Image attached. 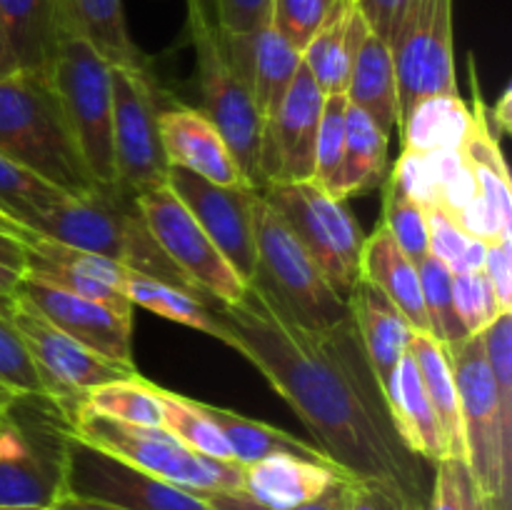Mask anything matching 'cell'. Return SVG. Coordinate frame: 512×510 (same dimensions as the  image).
<instances>
[{
  "mask_svg": "<svg viewBox=\"0 0 512 510\" xmlns=\"http://www.w3.org/2000/svg\"><path fill=\"white\" fill-rule=\"evenodd\" d=\"M125 295L133 305L150 310L153 315L170 320V323L185 325V328L200 330V333L208 335L213 330V320H210V310L205 305L203 295L145 278L140 273H130Z\"/></svg>",
  "mask_w": 512,
  "mask_h": 510,
  "instance_id": "cell-35",
  "label": "cell"
},
{
  "mask_svg": "<svg viewBox=\"0 0 512 510\" xmlns=\"http://www.w3.org/2000/svg\"><path fill=\"white\" fill-rule=\"evenodd\" d=\"M248 285L310 330L333 328L350 318L348 300L340 298L260 190L255 198V273Z\"/></svg>",
  "mask_w": 512,
  "mask_h": 510,
  "instance_id": "cell-5",
  "label": "cell"
},
{
  "mask_svg": "<svg viewBox=\"0 0 512 510\" xmlns=\"http://www.w3.org/2000/svg\"><path fill=\"white\" fill-rule=\"evenodd\" d=\"M458 480H460V498H463V510H490V503L478 493L473 478L468 473V465L458 460Z\"/></svg>",
  "mask_w": 512,
  "mask_h": 510,
  "instance_id": "cell-52",
  "label": "cell"
},
{
  "mask_svg": "<svg viewBox=\"0 0 512 510\" xmlns=\"http://www.w3.org/2000/svg\"><path fill=\"white\" fill-rule=\"evenodd\" d=\"M448 353L458 388L460 423L468 473L475 488L490 503V510H512V453L500 435L498 393L493 370L485 355L483 333L468 335Z\"/></svg>",
  "mask_w": 512,
  "mask_h": 510,
  "instance_id": "cell-7",
  "label": "cell"
},
{
  "mask_svg": "<svg viewBox=\"0 0 512 510\" xmlns=\"http://www.w3.org/2000/svg\"><path fill=\"white\" fill-rule=\"evenodd\" d=\"M470 128L473 110L460 95H433L420 100L398 125L403 150L420 155L463 150Z\"/></svg>",
  "mask_w": 512,
  "mask_h": 510,
  "instance_id": "cell-30",
  "label": "cell"
},
{
  "mask_svg": "<svg viewBox=\"0 0 512 510\" xmlns=\"http://www.w3.org/2000/svg\"><path fill=\"white\" fill-rule=\"evenodd\" d=\"M220 40L228 58L250 85L260 118L268 120L293 85L303 65V53L293 48L273 25H265L250 35H230L220 30Z\"/></svg>",
  "mask_w": 512,
  "mask_h": 510,
  "instance_id": "cell-19",
  "label": "cell"
},
{
  "mask_svg": "<svg viewBox=\"0 0 512 510\" xmlns=\"http://www.w3.org/2000/svg\"><path fill=\"white\" fill-rule=\"evenodd\" d=\"M398 78V125L433 95H460L455 73L453 0H413L390 40Z\"/></svg>",
  "mask_w": 512,
  "mask_h": 510,
  "instance_id": "cell-11",
  "label": "cell"
},
{
  "mask_svg": "<svg viewBox=\"0 0 512 510\" xmlns=\"http://www.w3.org/2000/svg\"><path fill=\"white\" fill-rule=\"evenodd\" d=\"M13 73H18V65H15L13 53H10V45L5 40L3 25H0V80L10 78Z\"/></svg>",
  "mask_w": 512,
  "mask_h": 510,
  "instance_id": "cell-54",
  "label": "cell"
},
{
  "mask_svg": "<svg viewBox=\"0 0 512 510\" xmlns=\"http://www.w3.org/2000/svg\"><path fill=\"white\" fill-rule=\"evenodd\" d=\"M273 0H215V25L230 35H250L270 25Z\"/></svg>",
  "mask_w": 512,
  "mask_h": 510,
  "instance_id": "cell-44",
  "label": "cell"
},
{
  "mask_svg": "<svg viewBox=\"0 0 512 510\" xmlns=\"http://www.w3.org/2000/svg\"><path fill=\"white\" fill-rule=\"evenodd\" d=\"M158 128L168 165H178L218 185L245 183L223 135L200 108H188V105L163 108Z\"/></svg>",
  "mask_w": 512,
  "mask_h": 510,
  "instance_id": "cell-20",
  "label": "cell"
},
{
  "mask_svg": "<svg viewBox=\"0 0 512 510\" xmlns=\"http://www.w3.org/2000/svg\"><path fill=\"white\" fill-rule=\"evenodd\" d=\"M185 5H188V33L195 50L198 85L203 95L200 110L223 135L245 183L255 190H263V178H260L263 118L250 93V85L225 53L218 25L208 18L203 0H185Z\"/></svg>",
  "mask_w": 512,
  "mask_h": 510,
  "instance_id": "cell-6",
  "label": "cell"
},
{
  "mask_svg": "<svg viewBox=\"0 0 512 510\" xmlns=\"http://www.w3.org/2000/svg\"><path fill=\"white\" fill-rule=\"evenodd\" d=\"M385 403H388L390 418L395 430L410 453L418 455L425 463H438L448 458V445H445L443 430H440L435 410L425 395L423 380H420L418 365L405 350L388 390H385Z\"/></svg>",
  "mask_w": 512,
  "mask_h": 510,
  "instance_id": "cell-24",
  "label": "cell"
},
{
  "mask_svg": "<svg viewBox=\"0 0 512 510\" xmlns=\"http://www.w3.org/2000/svg\"><path fill=\"white\" fill-rule=\"evenodd\" d=\"M260 195L293 230L340 298L348 300L350 290L360 280L365 233L358 218L345 208V200L333 198L313 180L270 183Z\"/></svg>",
  "mask_w": 512,
  "mask_h": 510,
  "instance_id": "cell-9",
  "label": "cell"
},
{
  "mask_svg": "<svg viewBox=\"0 0 512 510\" xmlns=\"http://www.w3.org/2000/svg\"><path fill=\"white\" fill-rule=\"evenodd\" d=\"M8 320L28 348L33 363L38 365L48 398L58 405L63 418L83 403L88 390L138 373L135 368L113 363L65 335L20 293L10 305Z\"/></svg>",
  "mask_w": 512,
  "mask_h": 510,
  "instance_id": "cell-12",
  "label": "cell"
},
{
  "mask_svg": "<svg viewBox=\"0 0 512 510\" xmlns=\"http://www.w3.org/2000/svg\"><path fill=\"white\" fill-rule=\"evenodd\" d=\"M68 420L28 423L13 408L0 423V505L53 508L63 495V445Z\"/></svg>",
  "mask_w": 512,
  "mask_h": 510,
  "instance_id": "cell-15",
  "label": "cell"
},
{
  "mask_svg": "<svg viewBox=\"0 0 512 510\" xmlns=\"http://www.w3.org/2000/svg\"><path fill=\"white\" fill-rule=\"evenodd\" d=\"M135 200L163 253L178 265L200 295L220 303H235L243 298L248 283L235 273L233 265L223 258L168 185L145 190L135 195Z\"/></svg>",
  "mask_w": 512,
  "mask_h": 510,
  "instance_id": "cell-14",
  "label": "cell"
},
{
  "mask_svg": "<svg viewBox=\"0 0 512 510\" xmlns=\"http://www.w3.org/2000/svg\"><path fill=\"white\" fill-rule=\"evenodd\" d=\"M425 510H463V498H460V480H458V460L455 458H445L435 463L433 490H430Z\"/></svg>",
  "mask_w": 512,
  "mask_h": 510,
  "instance_id": "cell-49",
  "label": "cell"
},
{
  "mask_svg": "<svg viewBox=\"0 0 512 510\" xmlns=\"http://www.w3.org/2000/svg\"><path fill=\"white\" fill-rule=\"evenodd\" d=\"M348 488H350V480H340V483H335L333 488L325 490L320 498L288 510H345V505H348ZM203 498L213 510H268L263 508V505L245 498L243 493H210V495H203Z\"/></svg>",
  "mask_w": 512,
  "mask_h": 510,
  "instance_id": "cell-45",
  "label": "cell"
},
{
  "mask_svg": "<svg viewBox=\"0 0 512 510\" xmlns=\"http://www.w3.org/2000/svg\"><path fill=\"white\" fill-rule=\"evenodd\" d=\"M360 275L378 285L398 305V310L408 318L413 330L430 335V320L425 313L418 265L400 250V245L395 243V238L383 223H378L373 233L365 235Z\"/></svg>",
  "mask_w": 512,
  "mask_h": 510,
  "instance_id": "cell-26",
  "label": "cell"
},
{
  "mask_svg": "<svg viewBox=\"0 0 512 510\" xmlns=\"http://www.w3.org/2000/svg\"><path fill=\"white\" fill-rule=\"evenodd\" d=\"M348 310L365 355H368L370 368H373L385 395L405 350H408L410 335L415 333L413 325L400 313L398 305L363 275L350 290Z\"/></svg>",
  "mask_w": 512,
  "mask_h": 510,
  "instance_id": "cell-23",
  "label": "cell"
},
{
  "mask_svg": "<svg viewBox=\"0 0 512 510\" xmlns=\"http://www.w3.org/2000/svg\"><path fill=\"white\" fill-rule=\"evenodd\" d=\"M163 400V428L180 440L185 448L195 450L200 455H208L215 460H233L228 443L218 425L200 410L198 400H190L185 395L170 393L160 388ZM235 463V460H233Z\"/></svg>",
  "mask_w": 512,
  "mask_h": 510,
  "instance_id": "cell-36",
  "label": "cell"
},
{
  "mask_svg": "<svg viewBox=\"0 0 512 510\" xmlns=\"http://www.w3.org/2000/svg\"><path fill=\"white\" fill-rule=\"evenodd\" d=\"M483 275L488 278L503 313H512V235L490 240Z\"/></svg>",
  "mask_w": 512,
  "mask_h": 510,
  "instance_id": "cell-46",
  "label": "cell"
},
{
  "mask_svg": "<svg viewBox=\"0 0 512 510\" xmlns=\"http://www.w3.org/2000/svg\"><path fill=\"white\" fill-rule=\"evenodd\" d=\"M158 390V385L135 373L130 378L113 380V383L88 390L83 403L95 413L123 420V423L163 428V400H160Z\"/></svg>",
  "mask_w": 512,
  "mask_h": 510,
  "instance_id": "cell-34",
  "label": "cell"
},
{
  "mask_svg": "<svg viewBox=\"0 0 512 510\" xmlns=\"http://www.w3.org/2000/svg\"><path fill=\"white\" fill-rule=\"evenodd\" d=\"M50 510H118V508H110V505H100V503H90V500L70 498V495H60Z\"/></svg>",
  "mask_w": 512,
  "mask_h": 510,
  "instance_id": "cell-53",
  "label": "cell"
},
{
  "mask_svg": "<svg viewBox=\"0 0 512 510\" xmlns=\"http://www.w3.org/2000/svg\"><path fill=\"white\" fill-rule=\"evenodd\" d=\"M3 418H5V415H3ZM3 418H0V423H3Z\"/></svg>",
  "mask_w": 512,
  "mask_h": 510,
  "instance_id": "cell-57",
  "label": "cell"
},
{
  "mask_svg": "<svg viewBox=\"0 0 512 510\" xmlns=\"http://www.w3.org/2000/svg\"><path fill=\"white\" fill-rule=\"evenodd\" d=\"M68 430L93 448L105 450L145 473L163 478L195 495L240 493L243 490V465L233 460H215L185 448L165 428L130 425L123 420L95 413L80 403L68 415Z\"/></svg>",
  "mask_w": 512,
  "mask_h": 510,
  "instance_id": "cell-4",
  "label": "cell"
},
{
  "mask_svg": "<svg viewBox=\"0 0 512 510\" xmlns=\"http://www.w3.org/2000/svg\"><path fill=\"white\" fill-rule=\"evenodd\" d=\"M168 188L188 208L195 223L203 228L235 268L250 283L255 273V198L258 190L250 185H218L190 170L170 165Z\"/></svg>",
  "mask_w": 512,
  "mask_h": 510,
  "instance_id": "cell-16",
  "label": "cell"
},
{
  "mask_svg": "<svg viewBox=\"0 0 512 510\" xmlns=\"http://www.w3.org/2000/svg\"><path fill=\"white\" fill-rule=\"evenodd\" d=\"M198 405L200 410H203V413L220 428L230 453H233L235 463L250 465L255 463V460L268 458V455L288 453V455H298V458L335 465L333 460L318 448V445L295 438V435L285 433V430L275 428V425L260 423V420H250L245 418V415L235 413V410L218 408V405H208V403H198Z\"/></svg>",
  "mask_w": 512,
  "mask_h": 510,
  "instance_id": "cell-29",
  "label": "cell"
},
{
  "mask_svg": "<svg viewBox=\"0 0 512 510\" xmlns=\"http://www.w3.org/2000/svg\"><path fill=\"white\" fill-rule=\"evenodd\" d=\"M203 300L210 335L265 375L338 468L355 480L390 485L425 510V460L400 440L353 318L310 330L253 285L235 303Z\"/></svg>",
  "mask_w": 512,
  "mask_h": 510,
  "instance_id": "cell-1",
  "label": "cell"
},
{
  "mask_svg": "<svg viewBox=\"0 0 512 510\" xmlns=\"http://www.w3.org/2000/svg\"><path fill=\"white\" fill-rule=\"evenodd\" d=\"M0 155L83 198L100 183L90 175L50 78L13 73L0 80Z\"/></svg>",
  "mask_w": 512,
  "mask_h": 510,
  "instance_id": "cell-3",
  "label": "cell"
},
{
  "mask_svg": "<svg viewBox=\"0 0 512 510\" xmlns=\"http://www.w3.org/2000/svg\"><path fill=\"white\" fill-rule=\"evenodd\" d=\"M345 113H348V98L345 93L325 95L323 113H320L318 140H315V168L313 183L325 188L338 170L345 148Z\"/></svg>",
  "mask_w": 512,
  "mask_h": 510,
  "instance_id": "cell-40",
  "label": "cell"
},
{
  "mask_svg": "<svg viewBox=\"0 0 512 510\" xmlns=\"http://www.w3.org/2000/svg\"><path fill=\"white\" fill-rule=\"evenodd\" d=\"M355 3H358V10L363 13L370 33H375L390 45V40L398 33L400 23L408 15L413 0H355Z\"/></svg>",
  "mask_w": 512,
  "mask_h": 510,
  "instance_id": "cell-48",
  "label": "cell"
},
{
  "mask_svg": "<svg viewBox=\"0 0 512 510\" xmlns=\"http://www.w3.org/2000/svg\"><path fill=\"white\" fill-rule=\"evenodd\" d=\"M350 478L338 465L278 453L243 465V490L253 503L268 510H288L320 498L328 488Z\"/></svg>",
  "mask_w": 512,
  "mask_h": 510,
  "instance_id": "cell-21",
  "label": "cell"
},
{
  "mask_svg": "<svg viewBox=\"0 0 512 510\" xmlns=\"http://www.w3.org/2000/svg\"><path fill=\"white\" fill-rule=\"evenodd\" d=\"M0 263L20 270V273L25 270V248L20 243L15 223L5 218H0Z\"/></svg>",
  "mask_w": 512,
  "mask_h": 510,
  "instance_id": "cell-50",
  "label": "cell"
},
{
  "mask_svg": "<svg viewBox=\"0 0 512 510\" xmlns=\"http://www.w3.org/2000/svg\"><path fill=\"white\" fill-rule=\"evenodd\" d=\"M0 25L18 73L50 78L70 30L65 0H0Z\"/></svg>",
  "mask_w": 512,
  "mask_h": 510,
  "instance_id": "cell-22",
  "label": "cell"
},
{
  "mask_svg": "<svg viewBox=\"0 0 512 510\" xmlns=\"http://www.w3.org/2000/svg\"><path fill=\"white\" fill-rule=\"evenodd\" d=\"M0 380L18 395L48 398V388H45L38 365L33 363L20 335L15 333L13 323L3 315H0Z\"/></svg>",
  "mask_w": 512,
  "mask_h": 510,
  "instance_id": "cell-41",
  "label": "cell"
},
{
  "mask_svg": "<svg viewBox=\"0 0 512 510\" xmlns=\"http://www.w3.org/2000/svg\"><path fill=\"white\" fill-rule=\"evenodd\" d=\"M345 98L350 105L363 110L385 133L398 128V78H395L393 50L375 33L365 35L353 70H350Z\"/></svg>",
  "mask_w": 512,
  "mask_h": 510,
  "instance_id": "cell-28",
  "label": "cell"
},
{
  "mask_svg": "<svg viewBox=\"0 0 512 510\" xmlns=\"http://www.w3.org/2000/svg\"><path fill=\"white\" fill-rule=\"evenodd\" d=\"M388 143L390 135L363 110L348 103L345 113V148L338 170L325 185V193L338 200L360 195L375 188L388 175Z\"/></svg>",
  "mask_w": 512,
  "mask_h": 510,
  "instance_id": "cell-27",
  "label": "cell"
},
{
  "mask_svg": "<svg viewBox=\"0 0 512 510\" xmlns=\"http://www.w3.org/2000/svg\"><path fill=\"white\" fill-rule=\"evenodd\" d=\"M65 200L68 195L63 190L0 155V215L5 220L20 228H30L35 220H40Z\"/></svg>",
  "mask_w": 512,
  "mask_h": 510,
  "instance_id": "cell-33",
  "label": "cell"
},
{
  "mask_svg": "<svg viewBox=\"0 0 512 510\" xmlns=\"http://www.w3.org/2000/svg\"><path fill=\"white\" fill-rule=\"evenodd\" d=\"M343 0H273L270 25L300 53Z\"/></svg>",
  "mask_w": 512,
  "mask_h": 510,
  "instance_id": "cell-39",
  "label": "cell"
},
{
  "mask_svg": "<svg viewBox=\"0 0 512 510\" xmlns=\"http://www.w3.org/2000/svg\"><path fill=\"white\" fill-rule=\"evenodd\" d=\"M63 495L118 510H213L205 498L65 435Z\"/></svg>",
  "mask_w": 512,
  "mask_h": 510,
  "instance_id": "cell-10",
  "label": "cell"
},
{
  "mask_svg": "<svg viewBox=\"0 0 512 510\" xmlns=\"http://www.w3.org/2000/svg\"><path fill=\"white\" fill-rule=\"evenodd\" d=\"M18 398H20V395L15 393L13 388H8V385H5L3 380H0V418H3V415L8 413L10 408H13V403Z\"/></svg>",
  "mask_w": 512,
  "mask_h": 510,
  "instance_id": "cell-55",
  "label": "cell"
},
{
  "mask_svg": "<svg viewBox=\"0 0 512 510\" xmlns=\"http://www.w3.org/2000/svg\"><path fill=\"white\" fill-rule=\"evenodd\" d=\"M160 103L145 68L113 65V150L118 183L133 195L168 185V158L160 140Z\"/></svg>",
  "mask_w": 512,
  "mask_h": 510,
  "instance_id": "cell-13",
  "label": "cell"
},
{
  "mask_svg": "<svg viewBox=\"0 0 512 510\" xmlns=\"http://www.w3.org/2000/svg\"><path fill=\"white\" fill-rule=\"evenodd\" d=\"M20 280H23V273H20V270L0 263V315H3V318H8L10 305H13L15 295H18Z\"/></svg>",
  "mask_w": 512,
  "mask_h": 510,
  "instance_id": "cell-51",
  "label": "cell"
},
{
  "mask_svg": "<svg viewBox=\"0 0 512 510\" xmlns=\"http://www.w3.org/2000/svg\"><path fill=\"white\" fill-rule=\"evenodd\" d=\"M368 33L370 28L358 10V3L343 0L328 18V23L305 45L303 65L310 70L323 95L345 93L355 55Z\"/></svg>",
  "mask_w": 512,
  "mask_h": 510,
  "instance_id": "cell-25",
  "label": "cell"
},
{
  "mask_svg": "<svg viewBox=\"0 0 512 510\" xmlns=\"http://www.w3.org/2000/svg\"><path fill=\"white\" fill-rule=\"evenodd\" d=\"M0 510H50V508H35V505H0Z\"/></svg>",
  "mask_w": 512,
  "mask_h": 510,
  "instance_id": "cell-56",
  "label": "cell"
},
{
  "mask_svg": "<svg viewBox=\"0 0 512 510\" xmlns=\"http://www.w3.org/2000/svg\"><path fill=\"white\" fill-rule=\"evenodd\" d=\"M380 223L390 230L395 243L415 265L428 258V215H425L423 205L415 203L400 188L393 175H385L383 180V218H380Z\"/></svg>",
  "mask_w": 512,
  "mask_h": 510,
  "instance_id": "cell-38",
  "label": "cell"
},
{
  "mask_svg": "<svg viewBox=\"0 0 512 510\" xmlns=\"http://www.w3.org/2000/svg\"><path fill=\"white\" fill-rule=\"evenodd\" d=\"M425 215H428L430 255L443 260V263L453 270V275L463 273L465 253H468L470 240L473 238H468V235L460 230V225L440 208H428Z\"/></svg>",
  "mask_w": 512,
  "mask_h": 510,
  "instance_id": "cell-43",
  "label": "cell"
},
{
  "mask_svg": "<svg viewBox=\"0 0 512 510\" xmlns=\"http://www.w3.org/2000/svg\"><path fill=\"white\" fill-rule=\"evenodd\" d=\"M453 305L468 335L483 333L498 315H503L483 270L453 275Z\"/></svg>",
  "mask_w": 512,
  "mask_h": 510,
  "instance_id": "cell-42",
  "label": "cell"
},
{
  "mask_svg": "<svg viewBox=\"0 0 512 510\" xmlns=\"http://www.w3.org/2000/svg\"><path fill=\"white\" fill-rule=\"evenodd\" d=\"M408 353L415 360V365H418L425 395H428L430 405L435 410V418L440 423V430H443L445 445H448V458L465 460L458 388H455L448 353H445L443 345L433 335L418 333V330L410 335Z\"/></svg>",
  "mask_w": 512,
  "mask_h": 510,
  "instance_id": "cell-31",
  "label": "cell"
},
{
  "mask_svg": "<svg viewBox=\"0 0 512 510\" xmlns=\"http://www.w3.org/2000/svg\"><path fill=\"white\" fill-rule=\"evenodd\" d=\"M418 275L425 313L430 320V335L443 348H453L460 340L468 338V330L463 328L453 305V270L435 255H428L418 265Z\"/></svg>",
  "mask_w": 512,
  "mask_h": 510,
  "instance_id": "cell-37",
  "label": "cell"
},
{
  "mask_svg": "<svg viewBox=\"0 0 512 510\" xmlns=\"http://www.w3.org/2000/svg\"><path fill=\"white\" fill-rule=\"evenodd\" d=\"M50 80L90 175L95 183L115 185L113 65L88 40L70 33L60 45Z\"/></svg>",
  "mask_w": 512,
  "mask_h": 510,
  "instance_id": "cell-8",
  "label": "cell"
},
{
  "mask_svg": "<svg viewBox=\"0 0 512 510\" xmlns=\"http://www.w3.org/2000/svg\"><path fill=\"white\" fill-rule=\"evenodd\" d=\"M345 510H420L405 495L375 480H350Z\"/></svg>",
  "mask_w": 512,
  "mask_h": 510,
  "instance_id": "cell-47",
  "label": "cell"
},
{
  "mask_svg": "<svg viewBox=\"0 0 512 510\" xmlns=\"http://www.w3.org/2000/svg\"><path fill=\"white\" fill-rule=\"evenodd\" d=\"M323 90L310 70L300 65L293 85L268 120L260 138V178L270 183H303L313 180L315 140H318Z\"/></svg>",
  "mask_w": 512,
  "mask_h": 510,
  "instance_id": "cell-17",
  "label": "cell"
},
{
  "mask_svg": "<svg viewBox=\"0 0 512 510\" xmlns=\"http://www.w3.org/2000/svg\"><path fill=\"white\" fill-rule=\"evenodd\" d=\"M0 218H3V215H0Z\"/></svg>",
  "mask_w": 512,
  "mask_h": 510,
  "instance_id": "cell-58",
  "label": "cell"
},
{
  "mask_svg": "<svg viewBox=\"0 0 512 510\" xmlns=\"http://www.w3.org/2000/svg\"><path fill=\"white\" fill-rule=\"evenodd\" d=\"M25 230L90 250L145 278L200 295L178 265L163 253L140 213L135 195L120 183L98 185L83 198H68Z\"/></svg>",
  "mask_w": 512,
  "mask_h": 510,
  "instance_id": "cell-2",
  "label": "cell"
},
{
  "mask_svg": "<svg viewBox=\"0 0 512 510\" xmlns=\"http://www.w3.org/2000/svg\"><path fill=\"white\" fill-rule=\"evenodd\" d=\"M18 293L35 305L50 323L85 348L95 350L113 363L135 368L133 363V310L95 303L65 293L23 273Z\"/></svg>",
  "mask_w": 512,
  "mask_h": 510,
  "instance_id": "cell-18",
  "label": "cell"
},
{
  "mask_svg": "<svg viewBox=\"0 0 512 510\" xmlns=\"http://www.w3.org/2000/svg\"><path fill=\"white\" fill-rule=\"evenodd\" d=\"M70 30L88 40L115 68H145L125 23L123 0H65Z\"/></svg>",
  "mask_w": 512,
  "mask_h": 510,
  "instance_id": "cell-32",
  "label": "cell"
}]
</instances>
